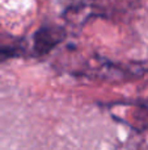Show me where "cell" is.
<instances>
[{
    "instance_id": "cell-1",
    "label": "cell",
    "mask_w": 148,
    "mask_h": 150,
    "mask_svg": "<svg viewBox=\"0 0 148 150\" xmlns=\"http://www.w3.org/2000/svg\"><path fill=\"white\" fill-rule=\"evenodd\" d=\"M64 38V32L57 26H41L34 33V52L38 55L49 53Z\"/></svg>"
}]
</instances>
